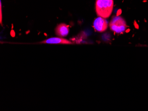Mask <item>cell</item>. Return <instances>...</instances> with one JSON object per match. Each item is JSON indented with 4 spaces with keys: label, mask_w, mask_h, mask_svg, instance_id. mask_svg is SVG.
I'll use <instances>...</instances> for the list:
<instances>
[{
    "label": "cell",
    "mask_w": 148,
    "mask_h": 111,
    "mask_svg": "<svg viewBox=\"0 0 148 111\" xmlns=\"http://www.w3.org/2000/svg\"><path fill=\"white\" fill-rule=\"evenodd\" d=\"M1 9H2V7H1V1L0 2V23L1 24H2V10H1Z\"/></svg>",
    "instance_id": "8992f818"
},
{
    "label": "cell",
    "mask_w": 148,
    "mask_h": 111,
    "mask_svg": "<svg viewBox=\"0 0 148 111\" xmlns=\"http://www.w3.org/2000/svg\"><path fill=\"white\" fill-rule=\"evenodd\" d=\"M110 29L116 33H122L127 29V25L124 19L120 16H114L110 23Z\"/></svg>",
    "instance_id": "7a4b0ae2"
},
{
    "label": "cell",
    "mask_w": 148,
    "mask_h": 111,
    "mask_svg": "<svg viewBox=\"0 0 148 111\" xmlns=\"http://www.w3.org/2000/svg\"><path fill=\"white\" fill-rule=\"evenodd\" d=\"M93 27L96 31L103 32L108 28V23L104 18L99 16L94 20Z\"/></svg>",
    "instance_id": "3957f363"
},
{
    "label": "cell",
    "mask_w": 148,
    "mask_h": 111,
    "mask_svg": "<svg viewBox=\"0 0 148 111\" xmlns=\"http://www.w3.org/2000/svg\"><path fill=\"white\" fill-rule=\"evenodd\" d=\"M41 43L48 44H72V42L69 40L62 37H52L47 39L44 41H42Z\"/></svg>",
    "instance_id": "5b68a950"
},
{
    "label": "cell",
    "mask_w": 148,
    "mask_h": 111,
    "mask_svg": "<svg viewBox=\"0 0 148 111\" xmlns=\"http://www.w3.org/2000/svg\"><path fill=\"white\" fill-rule=\"evenodd\" d=\"M114 7V0H96L95 10L97 15L103 18L109 17Z\"/></svg>",
    "instance_id": "6da1fadb"
},
{
    "label": "cell",
    "mask_w": 148,
    "mask_h": 111,
    "mask_svg": "<svg viewBox=\"0 0 148 111\" xmlns=\"http://www.w3.org/2000/svg\"><path fill=\"white\" fill-rule=\"evenodd\" d=\"M56 34L60 37L67 36L69 32V26L64 23L59 24L55 29Z\"/></svg>",
    "instance_id": "277c9868"
}]
</instances>
